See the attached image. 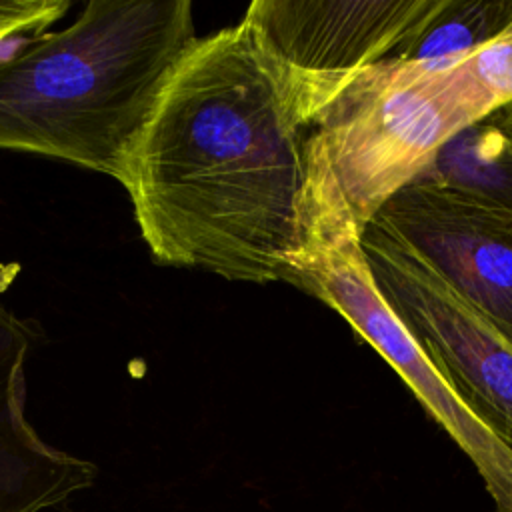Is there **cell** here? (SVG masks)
<instances>
[{
  "label": "cell",
  "instance_id": "6da1fadb",
  "mask_svg": "<svg viewBox=\"0 0 512 512\" xmlns=\"http://www.w3.org/2000/svg\"><path fill=\"white\" fill-rule=\"evenodd\" d=\"M304 132L244 20L198 38L166 80L120 182L152 260L286 282L304 244Z\"/></svg>",
  "mask_w": 512,
  "mask_h": 512
},
{
  "label": "cell",
  "instance_id": "7a4b0ae2",
  "mask_svg": "<svg viewBox=\"0 0 512 512\" xmlns=\"http://www.w3.org/2000/svg\"><path fill=\"white\" fill-rule=\"evenodd\" d=\"M196 40L188 0H90L66 28L0 60V150L122 182L166 80Z\"/></svg>",
  "mask_w": 512,
  "mask_h": 512
},
{
  "label": "cell",
  "instance_id": "3957f363",
  "mask_svg": "<svg viewBox=\"0 0 512 512\" xmlns=\"http://www.w3.org/2000/svg\"><path fill=\"white\" fill-rule=\"evenodd\" d=\"M360 234L362 228L332 180L308 162L304 244L290 262L286 282L336 310L386 358L428 414L476 464L494 498V512H512V450L460 402L388 308L368 270Z\"/></svg>",
  "mask_w": 512,
  "mask_h": 512
},
{
  "label": "cell",
  "instance_id": "277c9868",
  "mask_svg": "<svg viewBox=\"0 0 512 512\" xmlns=\"http://www.w3.org/2000/svg\"><path fill=\"white\" fill-rule=\"evenodd\" d=\"M446 0H256L244 22L314 128L366 70L418 34Z\"/></svg>",
  "mask_w": 512,
  "mask_h": 512
},
{
  "label": "cell",
  "instance_id": "5b68a950",
  "mask_svg": "<svg viewBox=\"0 0 512 512\" xmlns=\"http://www.w3.org/2000/svg\"><path fill=\"white\" fill-rule=\"evenodd\" d=\"M372 280L460 402L512 450V344L422 260L366 224Z\"/></svg>",
  "mask_w": 512,
  "mask_h": 512
},
{
  "label": "cell",
  "instance_id": "8992f818",
  "mask_svg": "<svg viewBox=\"0 0 512 512\" xmlns=\"http://www.w3.org/2000/svg\"><path fill=\"white\" fill-rule=\"evenodd\" d=\"M368 222L422 260L512 344L510 208L410 180Z\"/></svg>",
  "mask_w": 512,
  "mask_h": 512
},
{
  "label": "cell",
  "instance_id": "52a82bcc",
  "mask_svg": "<svg viewBox=\"0 0 512 512\" xmlns=\"http://www.w3.org/2000/svg\"><path fill=\"white\" fill-rule=\"evenodd\" d=\"M34 334L0 290V512H44L94 486L98 466L48 444L26 414Z\"/></svg>",
  "mask_w": 512,
  "mask_h": 512
},
{
  "label": "cell",
  "instance_id": "ba28073f",
  "mask_svg": "<svg viewBox=\"0 0 512 512\" xmlns=\"http://www.w3.org/2000/svg\"><path fill=\"white\" fill-rule=\"evenodd\" d=\"M512 210V126L502 108L448 138L412 178Z\"/></svg>",
  "mask_w": 512,
  "mask_h": 512
},
{
  "label": "cell",
  "instance_id": "9c48e42d",
  "mask_svg": "<svg viewBox=\"0 0 512 512\" xmlns=\"http://www.w3.org/2000/svg\"><path fill=\"white\" fill-rule=\"evenodd\" d=\"M512 26V0H446L444 8L392 56L400 62H434L468 56Z\"/></svg>",
  "mask_w": 512,
  "mask_h": 512
},
{
  "label": "cell",
  "instance_id": "30bf717a",
  "mask_svg": "<svg viewBox=\"0 0 512 512\" xmlns=\"http://www.w3.org/2000/svg\"><path fill=\"white\" fill-rule=\"evenodd\" d=\"M68 8V0H0V42L22 32L44 30Z\"/></svg>",
  "mask_w": 512,
  "mask_h": 512
},
{
  "label": "cell",
  "instance_id": "8fae6325",
  "mask_svg": "<svg viewBox=\"0 0 512 512\" xmlns=\"http://www.w3.org/2000/svg\"><path fill=\"white\" fill-rule=\"evenodd\" d=\"M502 108V114H504V118L508 120V124L512 126V102H508V104H504V106H500Z\"/></svg>",
  "mask_w": 512,
  "mask_h": 512
}]
</instances>
